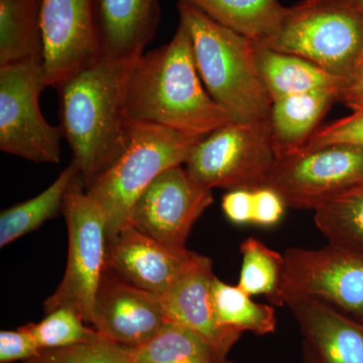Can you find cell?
Returning a JSON list of instances; mask_svg holds the SVG:
<instances>
[{
	"mask_svg": "<svg viewBox=\"0 0 363 363\" xmlns=\"http://www.w3.org/2000/svg\"><path fill=\"white\" fill-rule=\"evenodd\" d=\"M200 255L186 247H169L128 225L107 242L106 269L162 297Z\"/></svg>",
	"mask_w": 363,
	"mask_h": 363,
	"instance_id": "cell-14",
	"label": "cell"
},
{
	"mask_svg": "<svg viewBox=\"0 0 363 363\" xmlns=\"http://www.w3.org/2000/svg\"><path fill=\"white\" fill-rule=\"evenodd\" d=\"M339 102L352 111H363V58L350 77L344 81L339 92Z\"/></svg>",
	"mask_w": 363,
	"mask_h": 363,
	"instance_id": "cell-33",
	"label": "cell"
},
{
	"mask_svg": "<svg viewBox=\"0 0 363 363\" xmlns=\"http://www.w3.org/2000/svg\"><path fill=\"white\" fill-rule=\"evenodd\" d=\"M255 57L262 85L272 102L318 90L336 91L339 96L344 80L308 60L257 44Z\"/></svg>",
	"mask_w": 363,
	"mask_h": 363,
	"instance_id": "cell-19",
	"label": "cell"
},
{
	"mask_svg": "<svg viewBox=\"0 0 363 363\" xmlns=\"http://www.w3.org/2000/svg\"><path fill=\"white\" fill-rule=\"evenodd\" d=\"M79 176L78 169L71 162L44 192L4 210L0 215V247H6L26 234L35 231L45 221L63 211L67 192Z\"/></svg>",
	"mask_w": 363,
	"mask_h": 363,
	"instance_id": "cell-22",
	"label": "cell"
},
{
	"mask_svg": "<svg viewBox=\"0 0 363 363\" xmlns=\"http://www.w3.org/2000/svg\"><path fill=\"white\" fill-rule=\"evenodd\" d=\"M42 0H0V67L44 58Z\"/></svg>",
	"mask_w": 363,
	"mask_h": 363,
	"instance_id": "cell-20",
	"label": "cell"
},
{
	"mask_svg": "<svg viewBox=\"0 0 363 363\" xmlns=\"http://www.w3.org/2000/svg\"><path fill=\"white\" fill-rule=\"evenodd\" d=\"M284 257L281 285L269 300L272 306L284 307L293 298H315L363 322L362 253L328 243L318 250L289 248Z\"/></svg>",
	"mask_w": 363,
	"mask_h": 363,
	"instance_id": "cell-9",
	"label": "cell"
},
{
	"mask_svg": "<svg viewBox=\"0 0 363 363\" xmlns=\"http://www.w3.org/2000/svg\"><path fill=\"white\" fill-rule=\"evenodd\" d=\"M242 255L238 286L250 296L264 295L271 300L278 292L285 269V257L257 238H250L240 245Z\"/></svg>",
	"mask_w": 363,
	"mask_h": 363,
	"instance_id": "cell-26",
	"label": "cell"
},
{
	"mask_svg": "<svg viewBox=\"0 0 363 363\" xmlns=\"http://www.w3.org/2000/svg\"><path fill=\"white\" fill-rule=\"evenodd\" d=\"M135 363H222L216 351L196 332L169 321L147 342L131 348Z\"/></svg>",
	"mask_w": 363,
	"mask_h": 363,
	"instance_id": "cell-23",
	"label": "cell"
},
{
	"mask_svg": "<svg viewBox=\"0 0 363 363\" xmlns=\"http://www.w3.org/2000/svg\"><path fill=\"white\" fill-rule=\"evenodd\" d=\"M192 40L196 66L212 99L233 121L267 118L272 101L262 85L252 40L210 18L188 2L178 4Z\"/></svg>",
	"mask_w": 363,
	"mask_h": 363,
	"instance_id": "cell-3",
	"label": "cell"
},
{
	"mask_svg": "<svg viewBox=\"0 0 363 363\" xmlns=\"http://www.w3.org/2000/svg\"><path fill=\"white\" fill-rule=\"evenodd\" d=\"M133 63L101 58L56 88L60 128L85 189L130 143L133 123L126 113L125 96Z\"/></svg>",
	"mask_w": 363,
	"mask_h": 363,
	"instance_id": "cell-2",
	"label": "cell"
},
{
	"mask_svg": "<svg viewBox=\"0 0 363 363\" xmlns=\"http://www.w3.org/2000/svg\"><path fill=\"white\" fill-rule=\"evenodd\" d=\"M42 64L0 67V150L39 164L61 161V128L45 121L40 96L45 88Z\"/></svg>",
	"mask_w": 363,
	"mask_h": 363,
	"instance_id": "cell-8",
	"label": "cell"
},
{
	"mask_svg": "<svg viewBox=\"0 0 363 363\" xmlns=\"http://www.w3.org/2000/svg\"><path fill=\"white\" fill-rule=\"evenodd\" d=\"M221 207L226 218L233 224H252V190L236 189L227 191L222 197Z\"/></svg>",
	"mask_w": 363,
	"mask_h": 363,
	"instance_id": "cell-32",
	"label": "cell"
},
{
	"mask_svg": "<svg viewBox=\"0 0 363 363\" xmlns=\"http://www.w3.org/2000/svg\"><path fill=\"white\" fill-rule=\"evenodd\" d=\"M102 58L133 63L152 42L161 18L160 0H92Z\"/></svg>",
	"mask_w": 363,
	"mask_h": 363,
	"instance_id": "cell-16",
	"label": "cell"
},
{
	"mask_svg": "<svg viewBox=\"0 0 363 363\" xmlns=\"http://www.w3.org/2000/svg\"><path fill=\"white\" fill-rule=\"evenodd\" d=\"M303 360H304L303 363H318L312 351L304 343H303Z\"/></svg>",
	"mask_w": 363,
	"mask_h": 363,
	"instance_id": "cell-34",
	"label": "cell"
},
{
	"mask_svg": "<svg viewBox=\"0 0 363 363\" xmlns=\"http://www.w3.org/2000/svg\"><path fill=\"white\" fill-rule=\"evenodd\" d=\"M277 157L269 116L230 121L205 135L191 150L185 168L211 190H253L264 187Z\"/></svg>",
	"mask_w": 363,
	"mask_h": 363,
	"instance_id": "cell-6",
	"label": "cell"
},
{
	"mask_svg": "<svg viewBox=\"0 0 363 363\" xmlns=\"http://www.w3.org/2000/svg\"><path fill=\"white\" fill-rule=\"evenodd\" d=\"M168 322L160 296L105 269L95 295L90 323L100 335L135 348L154 337Z\"/></svg>",
	"mask_w": 363,
	"mask_h": 363,
	"instance_id": "cell-13",
	"label": "cell"
},
{
	"mask_svg": "<svg viewBox=\"0 0 363 363\" xmlns=\"http://www.w3.org/2000/svg\"><path fill=\"white\" fill-rule=\"evenodd\" d=\"M133 363H135V362H133Z\"/></svg>",
	"mask_w": 363,
	"mask_h": 363,
	"instance_id": "cell-37",
	"label": "cell"
},
{
	"mask_svg": "<svg viewBox=\"0 0 363 363\" xmlns=\"http://www.w3.org/2000/svg\"><path fill=\"white\" fill-rule=\"evenodd\" d=\"M222 363H234V362H227V360H224V362H222Z\"/></svg>",
	"mask_w": 363,
	"mask_h": 363,
	"instance_id": "cell-36",
	"label": "cell"
},
{
	"mask_svg": "<svg viewBox=\"0 0 363 363\" xmlns=\"http://www.w3.org/2000/svg\"><path fill=\"white\" fill-rule=\"evenodd\" d=\"M296 55L345 81L363 58V18L348 0H304L288 7L260 45Z\"/></svg>",
	"mask_w": 363,
	"mask_h": 363,
	"instance_id": "cell-5",
	"label": "cell"
},
{
	"mask_svg": "<svg viewBox=\"0 0 363 363\" xmlns=\"http://www.w3.org/2000/svg\"><path fill=\"white\" fill-rule=\"evenodd\" d=\"M201 138L162 126L133 123L123 154L86 189L104 210L107 242L130 225L133 208L145 189L167 169L185 164Z\"/></svg>",
	"mask_w": 363,
	"mask_h": 363,
	"instance_id": "cell-4",
	"label": "cell"
},
{
	"mask_svg": "<svg viewBox=\"0 0 363 363\" xmlns=\"http://www.w3.org/2000/svg\"><path fill=\"white\" fill-rule=\"evenodd\" d=\"M211 297L217 320L224 328L257 335H267L276 330L278 321L274 308L255 302L240 286L228 285L215 276Z\"/></svg>",
	"mask_w": 363,
	"mask_h": 363,
	"instance_id": "cell-24",
	"label": "cell"
},
{
	"mask_svg": "<svg viewBox=\"0 0 363 363\" xmlns=\"http://www.w3.org/2000/svg\"><path fill=\"white\" fill-rule=\"evenodd\" d=\"M318 363H363V322L310 298L286 303Z\"/></svg>",
	"mask_w": 363,
	"mask_h": 363,
	"instance_id": "cell-17",
	"label": "cell"
},
{
	"mask_svg": "<svg viewBox=\"0 0 363 363\" xmlns=\"http://www.w3.org/2000/svg\"><path fill=\"white\" fill-rule=\"evenodd\" d=\"M214 277L211 259L200 255L161 298L169 321L196 332L225 359L241 333L224 328L217 320L211 297Z\"/></svg>",
	"mask_w": 363,
	"mask_h": 363,
	"instance_id": "cell-15",
	"label": "cell"
},
{
	"mask_svg": "<svg viewBox=\"0 0 363 363\" xmlns=\"http://www.w3.org/2000/svg\"><path fill=\"white\" fill-rule=\"evenodd\" d=\"M125 106L131 123L162 126L196 138L233 121L203 84L190 33L182 23L169 44L131 64Z\"/></svg>",
	"mask_w": 363,
	"mask_h": 363,
	"instance_id": "cell-1",
	"label": "cell"
},
{
	"mask_svg": "<svg viewBox=\"0 0 363 363\" xmlns=\"http://www.w3.org/2000/svg\"><path fill=\"white\" fill-rule=\"evenodd\" d=\"M42 350L26 325L18 330L0 332V363L26 362Z\"/></svg>",
	"mask_w": 363,
	"mask_h": 363,
	"instance_id": "cell-30",
	"label": "cell"
},
{
	"mask_svg": "<svg viewBox=\"0 0 363 363\" xmlns=\"http://www.w3.org/2000/svg\"><path fill=\"white\" fill-rule=\"evenodd\" d=\"M43 71L48 85L58 87L102 58L92 0H42Z\"/></svg>",
	"mask_w": 363,
	"mask_h": 363,
	"instance_id": "cell-12",
	"label": "cell"
},
{
	"mask_svg": "<svg viewBox=\"0 0 363 363\" xmlns=\"http://www.w3.org/2000/svg\"><path fill=\"white\" fill-rule=\"evenodd\" d=\"M363 185V147L333 145L277 157L264 187L286 207L313 210L331 198Z\"/></svg>",
	"mask_w": 363,
	"mask_h": 363,
	"instance_id": "cell-10",
	"label": "cell"
},
{
	"mask_svg": "<svg viewBox=\"0 0 363 363\" xmlns=\"http://www.w3.org/2000/svg\"><path fill=\"white\" fill-rule=\"evenodd\" d=\"M213 201L211 189L193 179L183 166L174 167L138 198L130 225L169 247H185L193 226Z\"/></svg>",
	"mask_w": 363,
	"mask_h": 363,
	"instance_id": "cell-11",
	"label": "cell"
},
{
	"mask_svg": "<svg viewBox=\"0 0 363 363\" xmlns=\"http://www.w3.org/2000/svg\"><path fill=\"white\" fill-rule=\"evenodd\" d=\"M85 324V320L73 309L59 308L47 314L39 323H28L26 327L44 350L67 347L101 337L95 329Z\"/></svg>",
	"mask_w": 363,
	"mask_h": 363,
	"instance_id": "cell-27",
	"label": "cell"
},
{
	"mask_svg": "<svg viewBox=\"0 0 363 363\" xmlns=\"http://www.w3.org/2000/svg\"><path fill=\"white\" fill-rule=\"evenodd\" d=\"M314 222L328 243L363 255V185L317 207Z\"/></svg>",
	"mask_w": 363,
	"mask_h": 363,
	"instance_id": "cell-25",
	"label": "cell"
},
{
	"mask_svg": "<svg viewBox=\"0 0 363 363\" xmlns=\"http://www.w3.org/2000/svg\"><path fill=\"white\" fill-rule=\"evenodd\" d=\"M286 208L283 198L272 189H253L252 224L262 227L277 225L283 219Z\"/></svg>",
	"mask_w": 363,
	"mask_h": 363,
	"instance_id": "cell-31",
	"label": "cell"
},
{
	"mask_svg": "<svg viewBox=\"0 0 363 363\" xmlns=\"http://www.w3.org/2000/svg\"><path fill=\"white\" fill-rule=\"evenodd\" d=\"M23 363H133L131 348L101 337L67 347L44 350Z\"/></svg>",
	"mask_w": 363,
	"mask_h": 363,
	"instance_id": "cell-28",
	"label": "cell"
},
{
	"mask_svg": "<svg viewBox=\"0 0 363 363\" xmlns=\"http://www.w3.org/2000/svg\"><path fill=\"white\" fill-rule=\"evenodd\" d=\"M338 97L336 91L318 90L272 102L269 125L277 157L302 150Z\"/></svg>",
	"mask_w": 363,
	"mask_h": 363,
	"instance_id": "cell-18",
	"label": "cell"
},
{
	"mask_svg": "<svg viewBox=\"0 0 363 363\" xmlns=\"http://www.w3.org/2000/svg\"><path fill=\"white\" fill-rule=\"evenodd\" d=\"M348 1L357 9L358 13L362 14L363 18V0H348Z\"/></svg>",
	"mask_w": 363,
	"mask_h": 363,
	"instance_id": "cell-35",
	"label": "cell"
},
{
	"mask_svg": "<svg viewBox=\"0 0 363 363\" xmlns=\"http://www.w3.org/2000/svg\"><path fill=\"white\" fill-rule=\"evenodd\" d=\"M257 45L274 37L288 7L279 0H184Z\"/></svg>",
	"mask_w": 363,
	"mask_h": 363,
	"instance_id": "cell-21",
	"label": "cell"
},
{
	"mask_svg": "<svg viewBox=\"0 0 363 363\" xmlns=\"http://www.w3.org/2000/svg\"><path fill=\"white\" fill-rule=\"evenodd\" d=\"M62 212L68 228V262L56 292L45 302V312L70 308L90 324L95 295L106 269V219L80 176L69 188Z\"/></svg>",
	"mask_w": 363,
	"mask_h": 363,
	"instance_id": "cell-7",
	"label": "cell"
},
{
	"mask_svg": "<svg viewBox=\"0 0 363 363\" xmlns=\"http://www.w3.org/2000/svg\"><path fill=\"white\" fill-rule=\"evenodd\" d=\"M333 145L363 147V111H353L350 116L318 128L301 150Z\"/></svg>",
	"mask_w": 363,
	"mask_h": 363,
	"instance_id": "cell-29",
	"label": "cell"
}]
</instances>
